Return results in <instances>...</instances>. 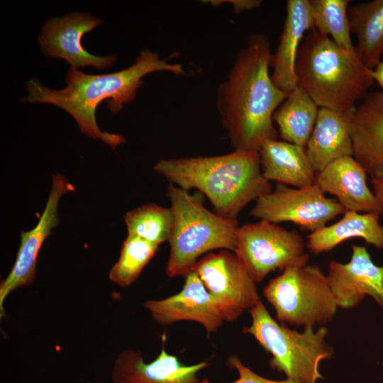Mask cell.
I'll use <instances>...</instances> for the list:
<instances>
[{"label":"cell","mask_w":383,"mask_h":383,"mask_svg":"<svg viewBox=\"0 0 383 383\" xmlns=\"http://www.w3.org/2000/svg\"><path fill=\"white\" fill-rule=\"evenodd\" d=\"M249 313L252 322L243 332L253 336L271 354L272 369L284 372L296 383H317L323 378L319 372L320 362L333 353L325 340L326 328L314 331L313 327H304L301 333L290 330L275 321L260 300Z\"/></svg>","instance_id":"8992f818"},{"label":"cell","mask_w":383,"mask_h":383,"mask_svg":"<svg viewBox=\"0 0 383 383\" xmlns=\"http://www.w3.org/2000/svg\"><path fill=\"white\" fill-rule=\"evenodd\" d=\"M351 247L350 261L332 260L326 276L338 307L354 308L370 295L383 308V266L372 262L365 247Z\"/></svg>","instance_id":"5bb4252c"},{"label":"cell","mask_w":383,"mask_h":383,"mask_svg":"<svg viewBox=\"0 0 383 383\" xmlns=\"http://www.w3.org/2000/svg\"><path fill=\"white\" fill-rule=\"evenodd\" d=\"M345 211L335 199L327 197L316 183L303 188L277 183L274 189L255 201L250 215L276 224L292 222L313 233Z\"/></svg>","instance_id":"9c48e42d"},{"label":"cell","mask_w":383,"mask_h":383,"mask_svg":"<svg viewBox=\"0 0 383 383\" xmlns=\"http://www.w3.org/2000/svg\"><path fill=\"white\" fill-rule=\"evenodd\" d=\"M167 197L172 213L166 265L169 277L186 275L203 254L216 249L234 252L238 223L209 211L196 195L170 184Z\"/></svg>","instance_id":"5b68a950"},{"label":"cell","mask_w":383,"mask_h":383,"mask_svg":"<svg viewBox=\"0 0 383 383\" xmlns=\"http://www.w3.org/2000/svg\"><path fill=\"white\" fill-rule=\"evenodd\" d=\"M263 295L282 323L324 325L333 318L338 308L327 277L316 265L285 269L265 287Z\"/></svg>","instance_id":"52a82bcc"},{"label":"cell","mask_w":383,"mask_h":383,"mask_svg":"<svg viewBox=\"0 0 383 383\" xmlns=\"http://www.w3.org/2000/svg\"><path fill=\"white\" fill-rule=\"evenodd\" d=\"M353 157L371 179L383 178V92L369 93L355 106L351 127Z\"/></svg>","instance_id":"e0dca14e"},{"label":"cell","mask_w":383,"mask_h":383,"mask_svg":"<svg viewBox=\"0 0 383 383\" xmlns=\"http://www.w3.org/2000/svg\"><path fill=\"white\" fill-rule=\"evenodd\" d=\"M162 340L159 355L149 362L144 361L140 351L128 349L121 352L114 361L111 383H199L198 373L209 363L184 365L165 350V335Z\"/></svg>","instance_id":"9a60e30c"},{"label":"cell","mask_w":383,"mask_h":383,"mask_svg":"<svg viewBox=\"0 0 383 383\" xmlns=\"http://www.w3.org/2000/svg\"><path fill=\"white\" fill-rule=\"evenodd\" d=\"M228 1L233 5V10L236 13L258 8L262 4V1L260 0H234Z\"/></svg>","instance_id":"83f0119b"},{"label":"cell","mask_w":383,"mask_h":383,"mask_svg":"<svg viewBox=\"0 0 383 383\" xmlns=\"http://www.w3.org/2000/svg\"><path fill=\"white\" fill-rule=\"evenodd\" d=\"M154 170L170 184L203 193L221 216L236 218L250 202L270 192L258 151L234 150L218 156L162 159Z\"/></svg>","instance_id":"3957f363"},{"label":"cell","mask_w":383,"mask_h":383,"mask_svg":"<svg viewBox=\"0 0 383 383\" xmlns=\"http://www.w3.org/2000/svg\"><path fill=\"white\" fill-rule=\"evenodd\" d=\"M233 252L255 283L276 270L306 265L309 258L297 231L262 220L238 227Z\"/></svg>","instance_id":"ba28073f"},{"label":"cell","mask_w":383,"mask_h":383,"mask_svg":"<svg viewBox=\"0 0 383 383\" xmlns=\"http://www.w3.org/2000/svg\"><path fill=\"white\" fill-rule=\"evenodd\" d=\"M316 184L335 196L345 211L383 214V202L367 184V172L353 157H340L316 172Z\"/></svg>","instance_id":"2e32d148"},{"label":"cell","mask_w":383,"mask_h":383,"mask_svg":"<svg viewBox=\"0 0 383 383\" xmlns=\"http://www.w3.org/2000/svg\"><path fill=\"white\" fill-rule=\"evenodd\" d=\"M377 213H360L345 211L336 223L311 233L307 235L306 247L318 255L333 250L343 241L360 238L378 249H383V226Z\"/></svg>","instance_id":"44dd1931"},{"label":"cell","mask_w":383,"mask_h":383,"mask_svg":"<svg viewBox=\"0 0 383 383\" xmlns=\"http://www.w3.org/2000/svg\"><path fill=\"white\" fill-rule=\"evenodd\" d=\"M318 106L299 87L290 91L273 115L282 140L305 148L313 129Z\"/></svg>","instance_id":"603a6c76"},{"label":"cell","mask_w":383,"mask_h":383,"mask_svg":"<svg viewBox=\"0 0 383 383\" xmlns=\"http://www.w3.org/2000/svg\"><path fill=\"white\" fill-rule=\"evenodd\" d=\"M124 221L127 235L136 236L159 245L169 240L173 218L170 208L148 204L127 212Z\"/></svg>","instance_id":"d4e9b609"},{"label":"cell","mask_w":383,"mask_h":383,"mask_svg":"<svg viewBox=\"0 0 383 383\" xmlns=\"http://www.w3.org/2000/svg\"><path fill=\"white\" fill-rule=\"evenodd\" d=\"M372 192L383 202V178L371 179Z\"/></svg>","instance_id":"f546056e"},{"label":"cell","mask_w":383,"mask_h":383,"mask_svg":"<svg viewBox=\"0 0 383 383\" xmlns=\"http://www.w3.org/2000/svg\"><path fill=\"white\" fill-rule=\"evenodd\" d=\"M155 72H169L177 76L186 74L182 65L170 63L146 49L139 53L135 63L117 72L87 74L70 67L65 78L67 87L61 89H51L31 79L26 83L28 95L22 101L50 104L62 109L74 118L82 133L99 139L114 149L125 140L119 134L99 129L95 117L96 107L102 101L108 100L110 111L118 113L123 105L135 99L143 84L142 79Z\"/></svg>","instance_id":"7a4b0ae2"},{"label":"cell","mask_w":383,"mask_h":383,"mask_svg":"<svg viewBox=\"0 0 383 383\" xmlns=\"http://www.w3.org/2000/svg\"><path fill=\"white\" fill-rule=\"evenodd\" d=\"M227 364L231 368L237 370L238 373V378L230 383H296L292 379L288 378L284 380H272L261 377L243 365L237 355L230 356L228 359ZM199 383L211 382L207 379H204Z\"/></svg>","instance_id":"4316f807"},{"label":"cell","mask_w":383,"mask_h":383,"mask_svg":"<svg viewBox=\"0 0 383 383\" xmlns=\"http://www.w3.org/2000/svg\"><path fill=\"white\" fill-rule=\"evenodd\" d=\"M74 191L73 185L60 173L52 175V187L45 209L36 226L28 231H21L20 245L14 264L0 284V318L5 316L4 303L6 298L19 287L33 284L40 250L59 223L58 204L61 197Z\"/></svg>","instance_id":"8fae6325"},{"label":"cell","mask_w":383,"mask_h":383,"mask_svg":"<svg viewBox=\"0 0 383 383\" xmlns=\"http://www.w3.org/2000/svg\"><path fill=\"white\" fill-rule=\"evenodd\" d=\"M314 29L340 47L355 50L348 16L350 0H309Z\"/></svg>","instance_id":"cb8c5ba5"},{"label":"cell","mask_w":383,"mask_h":383,"mask_svg":"<svg viewBox=\"0 0 383 383\" xmlns=\"http://www.w3.org/2000/svg\"><path fill=\"white\" fill-rule=\"evenodd\" d=\"M101 23L100 19L82 13L51 18L42 27L40 47L47 56L63 59L76 69L88 66L96 69L109 67L116 62V55L96 56L87 52L82 45L83 35Z\"/></svg>","instance_id":"7c38bea8"},{"label":"cell","mask_w":383,"mask_h":383,"mask_svg":"<svg viewBox=\"0 0 383 383\" xmlns=\"http://www.w3.org/2000/svg\"><path fill=\"white\" fill-rule=\"evenodd\" d=\"M144 307L160 324L192 321L202 325L208 333L216 332L225 321L217 301L193 270L185 275L179 293L160 300H148Z\"/></svg>","instance_id":"4fadbf2b"},{"label":"cell","mask_w":383,"mask_h":383,"mask_svg":"<svg viewBox=\"0 0 383 383\" xmlns=\"http://www.w3.org/2000/svg\"><path fill=\"white\" fill-rule=\"evenodd\" d=\"M268 38L251 35L218 87L216 106L234 150L258 151L277 139L273 115L288 94L272 82Z\"/></svg>","instance_id":"6da1fadb"},{"label":"cell","mask_w":383,"mask_h":383,"mask_svg":"<svg viewBox=\"0 0 383 383\" xmlns=\"http://www.w3.org/2000/svg\"><path fill=\"white\" fill-rule=\"evenodd\" d=\"M159 245L143 238L127 235L118 261L109 273V279L121 287L131 285L152 258Z\"/></svg>","instance_id":"484cf974"},{"label":"cell","mask_w":383,"mask_h":383,"mask_svg":"<svg viewBox=\"0 0 383 383\" xmlns=\"http://www.w3.org/2000/svg\"><path fill=\"white\" fill-rule=\"evenodd\" d=\"M351 33L357 40L355 51L362 62L372 70L383 54V0H373L348 9Z\"/></svg>","instance_id":"7402d4cb"},{"label":"cell","mask_w":383,"mask_h":383,"mask_svg":"<svg viewBox=\"0 0 383 383\" xmlns=\"http://www.w3.org/2000/svg\"><path fill=\"white\" fill-rule=\"evenodd\" d=\"M313 28L309 0L287 1L283 29L270 67L273 83L287 94L296 87L295 65L300 45Z\"/></svg>","instance_id":"d6986e66"},{"label":"cell","mask_w":383,"mask_h":383,"mask_svg":"<svg viewBox=\"0 0 383 383\" xmlns=\"http://www.w3.org/2000/svg\"><path fill=\"white\" fill-rule=\"evenodd\" d=\"M355 106L346 109H318L313 129L305 147L308 158L316 172L340 157L353 155L351 127Z\"/></svg>","instance_id":"ac0fdd59"},{"label":"cell","mask_w":383,"mask_h":383,"mask_svg":"<svg viewBox=\"0 0 383 383\" xmlns=\"http://www.w3.org/2000/svg\"><path fill=\"white\" fill-rule=\"evenodd\" d=\"M371 72L355 49L345 50L314 28L304 36L295 65L296 86L318 107L333 109L364 99L374 83Z\"/></svg>","instance_id":"277c9868"},{"label":"cell","mask_w":383,"mask_h":383,"mask_svg":"<svg viewBox=\"0 0 383 383\" xmlns=\"http://www.w3.org/2000/svg\"><path fill=\"white\" fill-rule=\"evenodd\" d=\"M372 77L374 82H376L383 92V61H380L374 69L372 70Z\"/></svg>","instance_id":"f1b7e54d"},{"label":"cell","mask_w":383,"mask_h":383,"mask_svg":"<svg viewBox=\"0 0 383 383\" xmlns=\"http://www.w3.org/2000/svg\"><path fill=\"white\" fill-rule=\"evenodd\" d=\"M258 153L262 173L267 181L296 188L310 187L316 183V172L305 148L271 139L262 144Z\"/></svg>","instance_id":"ffe728a7"},{"label":"cell","mask_w":383,"mask_h":383,"mask_svg":"<svg viewBox=\"0 0 383 383\" xmlns=\"http://www.w3.org/2000/svg\"><path fill=\"white\" fill-rule=\"evenodd\" d=\"M214 297L225 321H234L260 299L255 282L232 251L209 253L192 270Z\"/></svg>","instance_id":"30bf717a"}]
</instances>
